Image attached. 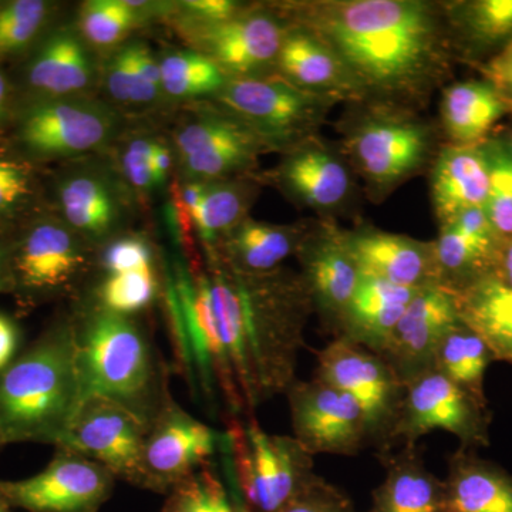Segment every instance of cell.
Here are the masks:
<instances>
[{"label":"cell","mask_w":512,"mask_h":512,"mask_svg":"<svg viewBox=\"0 0 512 512\" xmlns=\"http://www.w3.org/2000/svg\"><path fill=\"white\" fill-rule=\"evenodd\" d=\"M212 303L244 413L288 392L296 380L299 353L312 296L301 274L279 268L245 274L208 256Z\"/></svg>","instance_id":"1"},{"label":"cell","mask_w":512,"mask_h":512,"mask_svg":"<svg viewBox=\"0 0 512 512\" xmlns=\"http://www.w3.org/2000/svg\"><path fill=\"white\" fill-rule=\"evenodd\" d=\"M299 28L338 55L362 92L421 89L444 63V32L420 0H326L295 6Z\"/></svg>","instance_id":"2"},{"label":"cell","mask_w":512,"mask_h":512,"mask_svg":"<svg viewBox=\"0 0 512 512\" xmlns=\"http://www.w3.org/2000/svg\"><path fill=\"white\" fill-rule=\"evenodd\" d=\"M83 402L70 318L50 326L0 373V439L5 446L56 447Z\"/></svg>","instance_id":"3"},{"label":"cell","mask_w":512,"mask_h":512,"mask_svg":"<svg viewBox=\"0 0 512 512\" xmlns=\"http://www.w3.org/2000/svg\"><path fill=\"white\" fill-rule=\"evenodd\" d=\"M83 399L103 397L126 407L150 427L171 399L158 352L133 316L96 302L70 318Z\"/></svg>","instance_id":"4"},{"label":"cell","mask_w":512,"mask_h":512,"mask_svg":"<svg viewBox=\"0 0 512 512\" xmlns=\"http://www.w3.org/2000/svg\"><path fill=\"white\" fill-rule=\"evenodd\" d=\"M231 416L222 444L228 448L241 512H279L318 476L313 456L293 436L269 434L254 416Z\"/></svg>","instance_id":"5"},{"label":"cell","mask_w":512,"mask_h":512,"mask_svg":"<svg viewBox=\"0 0 512 512\" xmlns=\"http://www.w3.org/2000/svg\"><path fill=\"white\" fill-rule=\"evenodd\" d=\"M168 313L174 352L187 379L200 383L210 399L221 394L232 416L244 413L218 328L207 269H175L168 284Z\"/></svg>","instance_id":"6"},{"label":"cell","mask_w":512,"mask_h":512,"mask_svg":"<svg viewBox=\"0 0 512 512\" xmlns=\"http://www.w3.org/2000/svg\"><path fill=\"white\" fill-rule=\"evenodd\" d=\"M491 412L488 402L461 389L439 370L430 369L404 383V396L386 451L412 446L431 431L443 430L456 436L461 447L490 444Z\"/></svg>","instance_id":"7"},{"label":"cell","mask_w":512,"mask_h":512,"mask_svg":"<svg viewBox=\"0 0 512 512\" xmlns=\"http://www.w3.org/2000/svg\"><path fill=\"white\" fill-rule=\"evenodd\" d=\"M316 379L349 394L365 413L372 446L386 451L404 396L403 380L382 356L345 338L318 353Z\"/></svg>","instance_id":"8"},{"label":"cell","mask_w":512,"mask_h":512,"mask_svg":"<svg viewBox=\"0 0 512 512\" xmlns=\"http://www.w3.org/2000/svg\"><path fill=\"white\" fill-rule=\"evenodd\" d=\"M218 101L235 120L272 144L319 126L335 100L299 89L284 77H231Z\"/></svg>","instance_id":"9"},{"label":"cell","mask_w":512,"mask_h":512,"mask_svg":"<svg viewBox=\"0 0 512 512\" xmlns=\"http://www.w3.org/2000/svg\"><path fill=\"white\" fill-rule=\"evenodd\" d=\"M148 426L120 404L83 399L56 447L69 448L107 468L116 480L144 490V443Z\"/></svg>","instance_id":"10"},{"label":"cell","mask_w":512,"mask_h":512,"mask_svg":"<svg viewBox=\"0 0 512 512\" xmlns=\"http://www.w3.org/2000/svg\"><path fill=\"white\" fill-rule=\"evenodd\" d=\"M49 464L35 476L0 481V493L15 510L99 512L114 491L116 478L90 458L55 447Z\"/></svg>","instance_id":"11"},{"label":"cell","mask_w":512,"mask_h":512,"mask_svg":"<svg viewBox=\"0 0 512 512\" xmlns=\"http://www.w3.org/2000/svg\"><path fill=\"white\" fill-rule=\"evenodd\" d=\"M285 394L293 437L312 456L352 457L372 446L365 413L349 394L316 377L295 380Z\"/></svg>","instance_id":"12"},{"label":"cell","mask_w":512,"mask_h":512,"mask_svg":"<svg viewBox=\"0 0 512 512\" xmlns=\"http://www.w3.org/2000/svg\"><path fill=\"white\" fill-rule=\"evenodd\" d=\"M222 437L183 409L173 397L148 427L144 443V490L167 495L211 464Z\"/></svg>","instance_id":"13"},{"label":"cell","mask_w":512,"mask_h":512,"mask_svg":"<svg viewBox=\"0 0 512 512\" xmlns=\"http://www.w3.org/2000/svg\"><path fill=\"white\" fill-rule=\"evenodd\" d=\"M346 146L367 183L377 190H387L424 164L430 151V133L419 121L396 114H375L353 128Z\"/></svg>","instance_id":"14"},{"label":"cell","mask_w":512,"mask_h":512,"mask_svg":"<svg viewBox=\"0 0 512 512\" xmlns=\"http://www.w3.org/2000/svg\"><path fill=\"white\" fill-rule=\"evenodd\" d=\"M90 259L73 231L59 224H39L12 249V292L29 299L50 298L73 288Z\"/></svg>","instance_id":"15"},{"label":"cell","mask_w":512,"mask_h":512,"mask_svg":"<svg viewBox=\"0 0 512 512\" xmlns=\"http://www.w3.org/2000/svg\"><path fill=\"white\" fill-rule=\"evenodd\" d=\"M113 114L93 101L56 99L36 104L23 117V144L46 157H70L106 143L114 130Z\"/></svg>","instance_id":"16"},{"label":"cell","mask_w":512,"mask_h":512,"mask_svg":"<svg viewBox=\"0 0 512 512\" xmlns=\"http://www.w3.org/2000/svg\"><path fill=\"white\" fill-rule=\"evenodd\" d=\"M450 289L430 285L419 289L387 339L380 356L403 383L434 367V355L444 335L460 323Z\"/></svg>","instance_id":"17"},{"label":"cell","mask_w":512,"mask_h":512,"mask_svg":"<svg viewBox=\"0 0 512 512\" xmlns=\"http://www.w3.org/2000/svg\"><path fill=\"white\" fill-rule=\"evenodd\" d=\"M296 256L301 262V276L311 293L313 308L336 338L340 320L362 276L345 232L333 225L309 229Z\"/></svg>","instance_id":"18"},{"label":"cell","mask_w":512,"mask_h":512,"mask_svg":"<svg viewBox=\"0 0 512 512\" xmlns=\"http://www.w3.org/2000/svg\"><path fill=\"white\" fill-rule=\"evenodd\" d=\"M266 144L272 143L241 121L224 116L201 117L175 134L185 171L197 181L222 180L251 167Z\"/></svg>","instance_id":"19"},{"label":"cell","mask_w":512,"mask_h":512,"mask_svg":"<svg viewBox=\"0 0 512 512\" xmlns=\"http://www.w3.org/2000/svg\"><path fill=\"white\" fill-rule=\"evenodd\" d=\"M345 235L360 275L404 288L439 285L433 242L377 229H360Z\"/></svg>","instance_id":"20"},{"label":"cell","mask_w":512,"mask_h":512,"mask_svg":"<svg viewBox=\"0 0 512 512\" xmlns=\"http://www.w3.org/2000/svg\"><path fill=\"white\" fill-rule=\"evenodd\" d=\"M204 29L207 56L232 77H251L276 63L288 32L278 19L265 13L238 15Z\"/></svg>","instance_id":"21"},{"label":"cell","mask_w":512,"mask_h":512,"mask_svg":"<svg viewBox=\"0 0 512 512\" xmlns=\"http://www.w3.org/2000/svg\"><path fill=\"white\" fill-rule=\"evenodd\" d=\"M498 244L484 208L458 215L433 242L439 285L453 291L490 274Z\"/></svg>","instance_id":"22"},{"label":"cell","mask_w":512,"mask_h":512,"mask_svg":"<svg viewBox=\"0 0 512 512\" xmlns=\"http://www.w3.org/2000/svg\"><path fill=\"white\" fill-rule=\"evenodd\" d=\"M276 64L284 79L306 92L335 101L365 94L338 55L299 26L286 32Z\"/></svg>","instance_id":"23"},{"label":"cell","mask_w":512,"mask_h":512,"mask_svg":"<svg viewBox=\"0 0 512 512\" xmlns=\"http://www.w3.org/2000/svg\"><path fill=\"white\" fill-rule=\"evenodd\" d=\"M490 187V163L483 144L444 148L437 157L431 178L434 210L441 227H446L463 212L484 208Z\"/></svg>","instance_id":"24"},{"label":"cell","mask_w":512,"mask_h":512,"mask_svg":"<svg viewBox=\"0 0 512 512\" xmlns=\"http://www.w3.org/2000/svg\"><path fill=\"white\" fill-rule=\"evenodd\" d=\"M278 177L295 200L316 211L336 210L352 187L345 161L319 141H305L289 153Z\"/></svg>","instance_id":"25"},{"label":"cell","mask_w":512,"mask_h":512,"mask_svg":"<svg viewBox=\"0 0 512 512\" xmlns=\"http://www.w3.org/2000/svg\"><path fill=\"white\" fill-rule=\"evenodd\" d=\"M419 289L360 276L336 338H345L380 355Z\"/></svg>","instance_id":"26"},{"label":"cell","mask_w":512,"mask_h":512,"mask_svg":"<svg viewBox=\"0 0 512 512\" xmlns=\"http://www.w3.org/2000/svg\"><path fill=\"white\" fill-rule=\"evenodd\" d=\"M379 457L386 476L367 512H446V485L427 468L417 444Z\"/></svg>","instance_id":"27"},{"label":"cell","mask_w":512,"mask_h":512,"mask_svg":"<svg viewBox=\"0 0 512 512\" xmlns=\"http://www.w3.org/2000/svg\"><path fill=\"white\" fill-rule=\"evenodd\" d=\"M446 512H512V476L461 447L448 457Z\"/></svg>","instance_id":"28"},{"label":"cell","mask_w":512,"mask_h":512,"mask_svg":"<svg viewBox=\"0 0 512 512\" xmlns=\"http://www.w3.org/2000/svg\"><path fill=\"white\" fill-rule=\"evenodd\" d=\"M308 231L306 225H275L245 218L210 254L245 274H268L296 255Z\"/></svg>","instance_id":"29"},{"label":"cell","mask_w":512,"mask_h":512,"mask_svg":"<svg viewBox=\"0 0 512 512\" xmlns=\"http://www.w3.org/2000/svg\"><path fill=\"white\" fill-rule=\"evenodd\" d=\"M451 292L461 322L484 340L494 360L512 366V288L485 274Z\"/></svg>","instance_id":"30"},{"label":"cell","mask_w":512,"mask_h":512,"mask_svg":"<svg viewBox=\"0 0 512 512\" xmlns=\"http://www.w3.org/2000/svg\"><path fill=\"white\" fill-rule=\"evenodd\" d=\"M508 114L507 107L485 80L451 84L441 100V119L453 146H480Z\"/></svg>","instance_id":"31"},{"label":"cell","mask_w":512,"mask_h":512,"mask_svg":"<svg viewBox=\"0 0 512 512\" xmlns=\"http://www.w3.org/2000/svg\"><path fill=\"white\" fill-rule=\"evenodd\" d=\"M92 79L93 63L86 46L70 32L50 37L30 64V84L50 96H73L83 92Z\"/></svg>","instance_id":"32"},{"label":"cell","mask_w":512,"mask_h":512,"mask_svg":"<svg viewBox=\"0 0 512 512\" xmlns=\"http://www.w3.org/2000/svg\"><path fill=\"white\" fill-rule=\"evenodd\" d=\"M444 9L467 56H494L512 40V0H464Z\"/></svg>","instance_id":"33"},{"label":"cell","mask_w":512,"mask_h":512,"mask_svg":"<svg viewBox=\"0 0 512 512\" xmlns=\"http://www.w3.org/2000/svg\"><path fill=\"white\" fill-rule=\"evenodd\" d=\"M59 201L70 228L83 237L99 241L119 225V198L109 183L97 175L77 174L67 178L60 185Z\"/></svg>","instance_id":"34"},{"label":"cell","mask_w":512,"mask_h":512,"mask_svg":"<svg viewBox=\"0 0 512 512\" xmlns=\"http://www.w3.org/2000/svg\"><path fill=\"white\" fill-rule=\"evenodd\" d=\"M491 362V350L463 322L448 330L434 355V369L483 402H487L484 379Z\"/></svg>","instance_id":"35"},{"label":"cell","mask_w":512,"mask_h":512,"mask_svg":"<svg viewBox=\"0 0 512 512\" xmlns=\"http://www.w3.org/2000/svg\"><path fill=\"white\" fill-rule=\"evenodd\" d=\"M251 187L238 181H205V190L195 212L192 227L204 244L214 251L231 229L244 221L251 204Z\"/></svg>","instance_id":"36"},{"label":"cell","mask_w":512,"mask_h":512,"mask_svg":"<svg viewBox=\"0 0 512 512\" xmlns=\"http://www.w3.org/2000/svg\"><path fill=\"white\" fill-rule=\"evenodd\" d=\"M161 90L178 99L217 94L227 76L214 60L204 53H168L160 62Z\"/></svg>","instance_id":"37"},{"label":"cell","mask_w":512,"mask_h":512,"mask_svg":"<svg viewBox=\"0 0 512 512\" xmlns=\"http://www.w3.org/2000/svg\"><path fill=\"white\" fill-rule=\"evenodd\" d=\"M160 512H241L235 497L211 464L181 481L165 498Z\"/></svg>","instance_id":"38"},{"label":"cell","mask_w":512,"mask_h":512,"mask_svg":"<svg viewBox=\"0 0 512 512\" xmlns=\"http://www.w3.org/2000/svg\"><path fill=\"white\" fill-rule=\"evenodd\" d=\"M158 295V279L153 269L110 274L96 291L94 302L117 315L134 316L144 311Z\"/></svg>","instance_id":"39"},{"label":"cell","mask_w":512,"mask_h":512,"mask_svg":"<svg viewBox=\"0 0 512 512\" xmlns=\"http://www.w3.org/2000/svg\"><path fill=\"white\" fill-rule=\"evenodd\" d=\"M491 171V187L484 210L498 241L512 238V160L497 138L483 143Z\"/></svg>","instance_id":"40"},{"label":"cell","mask_w":512,"mask_h":512,"mask_svg":"<svg viewBox=\"0 0 512 512\" xmlns=\"http://www.w3.org/2000/svg\"><path fill=\"white\" fill-rule=\"evenodd\" d=\"M137 15L123 0H90L80 12V29L90 45L110 47L133 29Z\"/></svg>","instance_id":"41"},{"label":"cell","mask_w":512,"mask_h":512,"mask_svg":"<svg viewBox=\"0 0 512 512\" xmlns=\"http://www.w3.org/2000/svg\"><path fill=\"white\" fill-rule=\"evenodd\" d=\"M42 0H15L0 8V56L18 52L32 42L47 18Z\"/></svg>","instance_id":"42"},{"label":"cell","mask_w":512,"mask_h":512,"mask_svg":"<svg viewBox=\"0 0 512 512\" xmlns=\"http://www.w3.org/2000/svg\"><path fill=\"white\" fill-rule=\"evenodd\" d=\"M106 86L110 96L121 103L146 104L157 99L156 86L144 79L124 47L107 64Z\"/></svg>","instance_id":"43"},{"label":"cell","mask_w":512,"mask_h":512,"mask_svg":"<svg viewBox=\"0 0 512 512\" xmlns=\"http://www.w3.org/2000/svg\"><path fill=\"white\" fill-rule=\"evenodd\" d=\"M279 512H360L345 491L316 476L295 500Z\"/></svg>","instance_id":"44"},{"label":"cell","mask_w":512,"mask_h":512,"mask_svg":"<svg viewBox=\"0 0 512 512\" xmlns=\"http://www.w3.org/2000/svg\"><path fill=\"white\" fill-rule=\"evenodd\" d=\"M101 268L110 274L153 269V252L141 238H120L111 242L101 254Z\"/></svg>","instance_id":"45"},{"label":"cell","mask_w":512,"mask_h":512,"mask_svg":"<svg viewBox=\"0 0 512 512\" xmlns=\"http://www.w3.org/2000/svg\"><path fill=\"white\" fill-rule=\"evenodd\" d=\"M156 143L157 141L150 140V138H137L128 144L123 158H121L127 180L138 190L148 191L157 187L153 167H151V158H153Z\"/></svg>","instance_id":"46"},{"label":"cell","mask_w":512,"mask_h":512,"mask_svg":"<svg viewBox=\"0 0 512 512\" xmlns=\"http://www.w3.org/2000/svg\"><path fill=\"white\" fill-rule=\"evenodd\" d=\"M485 82L494 87L508 113H512V40L480 66Z\"/></svg>","instance_id":"47"},{"label":"cell","mask_w":512,"mask_h":512,"mask_svg":"<svg viewBox=\"0 0 512 512\" xmlns=\"http://www.w3.org/2000/svg\"><path fill=\"white\" fill-rule=\"evenodd\" d=\"M29 192V175L22 165L0 157V212L12 210Z\"/></svg>","instance_id":"48"},{"label":"cell","mask_w":512,"mask_h":512,"mask_svg":"<svg viewBox=\"0 0 512 512\" xmlns=\"http://www.w3.org/2000/svg\"><path fill=\"white\" fill-rule=\"evenodd\" d=\"M183 6L194 18L204 20L205 25H217L238 16V3L231 0H191Z\"/></svg>","instance_id":"49"},{"label":"cell","mask_w":512,"mask_h":512,"mask_svg":"<svg viewBox=\"0 0 512 512\" xmlns=\"http://www.w3.org/2000/svg\"><path fill=\"white\" fill-rule=\"evenodd\" d=\"M22 333L16 320L0 312V373L8 369L20 355Z\"/></svg>","instance_id":"50"},{"label":"cell","mask_w":512,"mask_h":512,"mask_svg":"<svg viewBox=\"0 0 512 512\" xmlns=\"http://www.w3.org/2000/svg\"><path fill=\"white\" fill-rule=\"evenodd\" d=\"M131 59L136 64L138 72L143 74L147 82L161 90V67L160 62L153 56V53L144 45L127 46Z\"/></svg>","instance_id":"51"},{"label":"cell","mask_w":512,"mask_h":512,"mask_svg":"<svg viewBox=\"0 0 512 512\" xmlns=\"http://www.w3.org/2000/svg\"><path fill=\"white\" fill-rule=\"evenodd\" d=\"M490 274L512 288V238L498 244Z\"/></svg>","instance_id":"52"},{"label":"cell","mask_w":512,"mask_h":512,"mask_svg":"<svg viewBox=\"0 0 512 512\" xmlns=\"http://www.w3.org/2000/svg\"><path fill=\"white\" fill-rule=\"evenodd\" d=\"M171 164H173V157H171L170 150H168L164 144L156 143L153 158H151V167H153L156 185L164 183L165 178H167L168 171H170Z\"/></svg>","instance_id":"53"},{"label":"cell","mask_w":512,"mask_h":512,"mask_svg":"<svg viewBox=\"0 0 512 512\" xmlns=\"http://www.w3.org/2000/svg\"><path fill=\"white\" fill-rule=\"evenodd\" d=\"M12 249L0 242V293L12 292Z\"/></svg>","instance_id":"54"},{"label":"cell","mask_w":512,"mask_h":512,"mask_svg":"<svg viewBox=\"0 0 512 512\" xmlns=\"http://www.w3.org/2000/svg\"><path fill=\"white\" fill-rule=\"evenodd\" d=\"M6 96H8V82L5 76L0 72V114H2L3 107H5Z\"/></svg>","instance_id":"55"},{"label":"cell","mask_w":512,"mask_h":512,"mask_svg":"<svg viewBox=\"0 0 512 512\" xmlns=\"http://www.w3.org/2000/svg\"><path fill=\"white\" fill-rule=\"evenodd\" d=\"M497 140L500 141L501 147L504 148L505 153H507V156L512 160V131L508 136L497 138Z\"/></svg>","instance_id":"56"},{"label":"cell","mask_w":512,"mask_h":512,"mask_svg":"<svg viewBox=\"0 0 512 512\" xmlns=\"http://www.w3.org/2000/svg\"><path fill=\"white\" fill-rule=\"evenodd\" d=\"M0 512H16L15 508L9 504V501L3 497L2 493H0Z\"/></svg>","instance_id":"57"},{"label":"cell","mask_w":512,"mask_h":512,"mask_svg":"<svg viewBox=\"0 0 512 512\" xmlns=\"http://www.w3.org/2000/svg\"><path fill=\"white\" fill-rule=\"evenodd\" d=\"M5 447V444L2 443V439H0V451H2V448Z\"/></svg>","instance_id":"58"}]
</instances>
